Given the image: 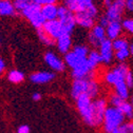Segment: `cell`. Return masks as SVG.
Returning <instances> with one entry per match:
<instances>
[{"label": "cell", "instance_id": "1", "mask_svg": "<svg viewBox=\"0 0 133 133\" xmlns=\"http://www.w3.org/2000/svg\"><path fill=\"white\" fill-rule=\"evenodd\" d=\"M101 92V86L94 78L74 79L71 87V96L76 99L82 94H87L91 98H96Z\"/></svg>", "mask_w": 133, "mask_h": 133}, {"label": "cell", "instance_id": "20", "mask_svg": "<svg viewBox=\"0 0 133 133\" xmlns=\"http://www.w3.org/2000/svg\"><path fill=\"white\" fill-rule=\"evenodd\" d=\"M41 12L46 21L58 18V6L56 4H46L41 6Z\"/></svg>", "mask_w": 133, "mask_h": 133}, {"label": "cell", "instance_id": "19", "mask_svg": "<svg viewBox=\"0 0 133 133\" xmlns=\"http://www.w3.org/2000/svg\"><path fill=\"white\" fill-rule=\"evenodd\" d=\"M56 44H57V48H58V51L65 55L68 52L71 51V48H72L71 34H63V35H61L56 40Z\"/></svg>", "mask_w": 133, "mask_h": 133}, {"label": "cell", "instance_id": "33", "mask_svg": "<svg viewBox=\"0 0 133 133\" xmlns=\"http://www.w3.org/2000/svg\"><path fill=\"white\" fill-rule=\"evenodd\" d=\"M125 80H126V84L128 85V87H129L130 89H132V88H133V74H132L131 70L127 73Z\"/></svg>", "mask_w": 133, "mask_h": 133}, {"label": "cell", "instance_id": "25", "mask_svg": "<svg viewBox=\"0 0 133 133\" xmlns=\"http://www.w3.org/2000/svg\"><path fill=\"white\" fill-rule=\"evenodd\" d=\"M118 109H121V111L124 113L125 117H126L127 119H129V121L133 119V107H132V105L130 104V102L124 101V103L122 104V106H121Z\"/></svg>", "mask_w": 133, "mask_h": 133}, {"label": "cell", "instance_id": "23", "mask_svg": "<svg viewBox=\"0 0 133 133\" xmlns=\"http://www.w3.org/2000/svg\"><path fill=\"white\" fill-rule=\"evenodd\" d=\"M37 35L40 39V41L45 44V45H49V46H51V45H54L55 44V39L52 38L50 35L46 34V32L41 28V29H38L37 30Z\"/></svg>", "mask_w": 133, "mask_h": 133}, {"label": "cell", "instance_id": "9", "mask_svg": "<svg viewBox=\"0 0 133 133\" xmlns=\"http://www.w3.org/2000/svg\"><path fill=\"white\" fill-rule=\"evenodd\" d=\"M125 10H126L125 0H113V3L107 9L105 15L110 20V22L121 21Z\"/></svg>", "mask_w": 133, "mask_h": 133}, {"label": "cell", "instance_id": "5", "mask_svg": "<svg viewBox=\"0 0 133 133\" xmlns=\"http://www.w3.org/2000/svg\"><path fill=\"white\" fill-rule=\"evenodd\" d=\"M98 15V8L92 3L86 10L75 14L76 24L84 29H92L95 24V19Z\"/></svg>", "mask_w": 133, "mask_h": 133}, {"label": "cell", "instance_id": "27", "mask_svg": "<svg viewBox=\"0 0 133 133\" xmlns=\"http://www.w3.org/2000/svg\"><path fill=\"white\" fill-rule=\"evenodd\" d=\"M130 48V46H129ZM130 49H123L119 51H115L114 53V58L116 60H118L119 62H125L129 57H130Z\"/></svg>", "mask_w": 133, "mask_h": 133}, {"label": "cell", "instance_id": "22", "mask_svg": "<svg viewBox=\"0 0 133 133\" xmlns=\"http://www.w3.org/2000/svg\"><path fill=\"white\" fill-rule=\"evenodd\" d=\"M114 88V93L117 94L119 97L124 99L130 98V88L126 84V80H121L113 86Z\"/></svg>", "mask_w": 133, "mask_h": 133}, {"label": "cell", "instance_id": "2", "mask_svg": "<svg viewBox=\"0 0 133 133\" xmlns=\"http://www.w3.org/2000/svg\"><path fill=\"white\" fill-rule=\"evenodd\" d=\"M108 107H109V102L105 97L98 96V97L94 98L92 101L89 116H88L87 121L85 122V124L87 126L93 127V128L103 126L105 113H106Z\"/></svg>", "mask_w": 133, "mask_h": 133}, {"label": "cell", "instance_id": "16", "mask_svg": "<svg viewBox=\"0 0 133 133\" xmlns=\"http://www.w3.org/2000/svg\"><path fill=\"white\" fill-rule=\"evenodd\" d=\"M55 78V74L50 71H40V72H35L30 76V79L33 84L36 85H43L48 84V82L52 81Z\"/></svg>", "mask_w": 133, "mask_h": 133}, {"label": "cell", "instance_id": "43", "mask_svg": "<svg viewBox=\"0 0 133 133\" xmlns=\"http://www.w3.org/2000/svg\"><path fill=\"white\" fill-rule=\"evenodd\" d=\"M111 133H121V131H119V129H118V130H115V131H113V132H111Z\"/></svg>", "mask_w": 133, "mask_h": 133}, {"label": "cell", "instance_id": "39", "mask_svg": "<svg viewBox=\"0 0 133 133\" xmlns=\"http://www.w3.org/2000/svg\"><path fill=\"white\" fill-rule=\"evenodd\" d=\"M112 3H113V0H103V4H104L107 9H108Z\"/></svg>", "mask_w": 133, "mask_h": 133}, {"label": "cell", "instance_id": "32", "mask_svg": "<svg viewBox=\"0 0 133 133\" xmlns=\"http://www.w3.org/2000/svg\"><path fill=\"white\" fill-rule=\"evenodd\" d=\"M57 0H32V2H34L40 6L46 5V4H55Z\"/></svg>", "mask_w": 133, "mask_h": 133}, {"label": "cell", "instance_id": "26", "mask_svg": "<svg viewBox=\"0 0 133 133\" xmlns=\"http://www.w3.org/2000/svg\"><path fill=\"white\" fill-rule=\"evenodd\" d=\"M112 42H113L114 51H119V50H123V49H129V46H130L128 39L125 37H119L117 39L113 40Z\"/></svg>", "mask_w": 133, "mask_h": 133}, {"label": "cell", "instance_id": "37", "mask_svg": "<svg viewBox=\"0 0 133 133\" xmlns=\"http://www.w3.org/2000/svg\"><path fill=\"white\" fill-rule=\"evenodd\" d=\"M32 98H33V101H34V102H39L41 99V94L38 93V92H35L34 94L32 95Z\"/></svg>", "mask_w": 133, "mask_h": 133}, {"label": "cell", "instance_id": "35", "mask_svg": "<svg viewBox=\"0 0 133 133\" xmlns=\"http://www.w3.org/2000/svg\"><path fill=\"white\" fill-rule=\"evenodd\" d=\"M125 4H126V10L133 14V0H125Z\"/></svg>", "mask_w": 133, "mask_h": 133}, {"label": "cell", "instance_id": "21", "mask_svg": "<svg viewBox=\"0 0 133 133\" xmlns=\"http://www.w3.org/2000/svg\"><path fill=\"white\" fill-rule=\"evenodd\" d=\"M16 13V8L11 0H1L0 2V16L10 17L14 16Z\"/></svg>", "mask_w": 133, "mask_h": 133}, {"label": "cell", "instance_id": "4", "mask_svg": "<svg viewBox=\"0 0 133 133\" xmlns=\"http://www.w3.org/2000/svg\"><path fill=\"white\" fill-rule=\"evenodd\" d=\"M89 53H90V51L87 45L78 44L64 55V62L66 65H69L73 70V69L77 68L78 65L82 64L88 59Z\"/></svg>", "mask_w": 133, "mask_h": 133}, {"label": "cell", "instance_id": "18", "mask_svg": "<svg viewBox=\"0 0 133 133\" xmlns=\"http://www.w3.org/2000/svg\"><path fill=\"white\" fill-rule=\"evenodd\" d=\"M65 6L74 14L86 10L90 4L93 3V0H65Z\"/></svg>", "mask_w": 133, "mask_h": 133}, {"label": "cell", "instance_id": "11", "mask_svg": "<svg viewBox=\"0 0 133 133\" xmlns=\"http://www.w3.org/2000/svg\"><path fill=\"white\" fill-rule=\"evenodd\" d=\"M95 66L87 59L82 64L72 70V77L74 79H85V78H94Z\"/></svg>", "mask_w": 133, "mask_h": 133}, {"label": "cell", "instance_id": "28", "mask_svg": "<svg viewBox=\"0 0 133 133\" xmlns=\"http://www.w3.org/2000/svg\"><path fill=\"white\" fill-rule=\"evenodd\" d=\"M88 60L95 66V68H97V65L102 63V56H101V54H99L98 51H96V50H92V51H90V53H89Z\"/></svg>", "mask_w": 133, "mask_h": 133}, {"label": "cell", "instance_id": "6", "mask_svg": "<svg viewBox=\"0 0 133 133\" xmlns=\"http://www.w3.org/2000/svg\"><path fill=\"white\" fill-rule=\"evenodd\" d=\"M22 16L24 18H26L32 25L34 26L35 29H41L43 28L44 23H45V18L43 17L42 12H41V6L34 3V2H31L22 12H21Z\"/></svg>", "mask_w": 133, "mask_h": 133}, {"label": "cell", "instance_id": "17", "mask_svg": "<svg viewBox=\"0 0 133 133\" xmlns=\"http://www.w3.org/2000/svg\"><path fill=\"white\" fill-rule=\"evenodd\" d=\"M123 23L121 21H112L108 24V26L106 28V32H107V38L110 40H115L119 37H122L123 34Z\"/></svg>", "mask_w": 133, "mask_h": 133}, {"label": "cell", "instance_id": "7", "mask_svg": "<svg viewBox=\"0 0 133 133\" xmlns=\"http://www.w3.org/2000/svg\"><path fill=\"white\" fill-rule=\"evenodd\" d=\"M129 71H130V69L127 63L119 62L117 65H115L114 68H112L105 74L104 80L107 85L113 87L116 82H118L121 80H125L126 75Z\"/></svg>", "mask_w": 133, "mask_h": 133}, {"label": "cell", "instance_id": "13", "mask_svg": "<svg viewBox=\"0 0 133 133\" xmlns=\"http://www.w3.org/2000/svg\"><path fill=\"white\" fill-rule=\"evenodd\" d=\"M43 60L49 68H51L55 72H63L65 69V62L58 55L53 52H46L43 56Z\"/></svg>", "mask_w": 133, "mask_h": 133}, {"label": "cell", "instance_id": "29", "mask_svg": "<svg viewBox=\"0 0 133 133\" xmlns=\"http://www.w3.org/2000/svg\"><path fill=\"white\" fill-rule=\"evenodd\" d=\"M124 101H127V99H124L122 97H119L117 94L115 93H112L110 96H109V105L112 106V107H115V108H119L122 106V104L124 103Z\"/></svg>", "mask_w": 133, "mask_h": 133}, {"label": "cell", "instance_id": "8", "mask_svg": "<svg viewBox=\"0 0 133 133\" xmlns=\"http://www.w3.org/2000/svg\"><path fill=\"white\" fill-rule=\"evenodd\" d=\"M58 19L61 22V25L63 28V31L65 34H71L74 31L75 25H76L75 14L71 12L65 5L58 6Z\"/></svg>", "mask_w": 133, "mask_h": 133}, {"label": "cell", "instance_id": "44", "mask_svg": "<svg viewBox=\"0 0 133 133\" xmlns=\"http://www.w3.org/2000/svg\"><path fill=\"white\" fill-rule=\"evenodd\" d=\"M0 2H1V0H0Z\"/></svg>", "mask_w": 133, "mask_h": 133}, {"label": "cell", "instance_id": "14", "mask_svg": "<svg viewBox=\"0 0 133 133\" xmlns=\"http://www.w3.org/2000/svg\"><path fill=\"white\" fill-rule=\"evenodd\" d=\"M98 52L102 56V62L105 64H109L112 62L114 58V49H113V42L110 39H105L102 44L98 48Z\"/></svg>", "mask_w": 133, "mask_h": 133}, {"label": "cell", "instance_id": "12", "mask_svg": "<svg viewBox=\"0 0 133 133\" xmlns=\"http://www.w3.org/2000/svg\"><path fill=\"white\" fill-rule=\"evenodd\" d=\"M92 101H93V98H91L87 94H82V95H80L79 97H77L75 99L77 111L79 112V114L81 116L82 121H84V123L87 121L88 116H89L91 105H92Z\"/></svg>", "mask_w": 133, "mask_h": 133}, {"label": "cell", "instance_id": "10", "mask_svg": "<svg viewBox=\"0 0 133 133\" xmlns=\"http://www.w3.org/2000/svg\"><path fill=\"white\" fill-rule=\"evenodd\" d=\"M107 39V32H106V28H104L101 24H96L94 25L88 36V40L89 43L92 48L97 49L99 48V45L102 44V42Z\"/></svg>", "mask_w": 133, "mask_h": 133}, {"label": "cell", "instance_id": "31", "mask_svg": "<svg viewBox=\"0 0 133 133\" xmlns=\"http://www.w3.org/2000/svg\"><path fill=\"white\" fill-rule=\"evenodd\" d=\"M121 133H133V123L128 122V123H124L121 128H119Z\"/></svg>", "mask_w": 133, "mask_h": 133}, {"label": "cell", "instance_id": "15", "mask_svg": "<svg viewBox=\"0 0 133 133\" xmlns=\"http://www.w3.org/2000/svg\"><path fill=\"white\" fill-rule=\"evenodd\" d=\"M42 29L46 32L48 35H50L55 40H57L61 35L65 34L64 31H63V28L61 25V22H60V20L58 18L54 19V20L45 21V23H44Z\"/></svg>", "mask_w": 133, "mask_h": 133}, {"label": "cell", "instance_id": "30", "mask_svg": "<svg viewBox=\"0 0 133 133\" xmlns=\"http://www.w3.org/2000/svg\"><path fill=\"white\" fill-rule=\"evenodd\" d=\"M122 23H123L124 30L133 35V18H127Z\"/></svg>", "mask_w": 133, "mask_h": 133}, {"label": "cell", "instance_id": "24", "mask_svg": "<svg viewBox=\"0 0 133 133\" xmlns=\"http://www.w3.org/2000/svg\"><path fill=\"white\" fill-rule=\"evenodd\" d=\"M8 79L13 84H20L24 80V74L19 70H12L8 74Z\"/></svg>", "mask_w": 133, "mask_h": 133}, {"label": "cell", "instance_id": "36", "mask_svg": "<svg viewBox=\"0 0 133 133\" xmlns=\"http://www.w3.org/2000/svg\"><path fill=\"white\" fill-rule=\"evenodd\" d=\"M17 133H31L30 127H29L28 125H21V126L18 128Z\"/></svg>", "mask_w": 133, "mask_h": 133}, {"label": "cell", "instance_id": "40", "mask_svg": "<svg viewBox=\"0 0 133 133\" xmlns=\"http://www.w3.org/2000/svg\"><path fill=\"white\" fill-rule=\"evenodd\" d=\"M130 53H131V55H133V42L132 43H130Z\"/></svg>", "mask_w": 133, "mask_h": 133}, {"label": "cell", "instance_id": "42", "mask_svg": "<svg viewBox=\"0 0 133 133\" xmlns=\"http://www.w3.org/2000/svg\"><path fill=\"white\" fill-rule=\"evenodd\" d=\"M130 104L132 105V107H133V94L130 96Z\"/></svg>", "mask_w": 133, "mask_h": 133}, {"label": "cell", "instance_id": "41", "mask_svg": "<svg viewBox=\"0 0 133 133\" xmlns=\"http://www.w3.org/2000/svg\"><path fill=\"white\" fill-rule=\"evenodd\" d=\"M15 1H20V2H32V0H15Z\"/></svg>", "mask_w": 133, "mask_h": 133}, {"label": "cell", "instance_id": "38", "mask_svg": "<svg viewBox=\"0 0 133 133\" xmlns=\"http://www.w3.org/2000/svg\"><path fill=\"white\" fill-rule=\"evenodd\" d=\"M4 69H5V63H4V61H3L2 58H0V75L2 74V72L4 71Z\"/></svg>", "mask_w": 133, "mask_h": 133}, {"label": "cell", "instance_id": "34", "mask_svg": "<svg viewBox=\"0 0 133 133\" xmlns=\"http://www.w3.org/2000/svg\"><path fill=\"white\" fill-rule=\"evenodd\" d=\"M109 23H110V20L107 18V16H106V15H103L102 17L99 18V24L103 25L104 28H107Z\"/></svg>", "mask_w": 133, "mask_h": 133}, {"label": "cell", "instance_id": "3", "mask_svg": "<svg viewBox=\"0 0 133 133\" xmlns=\"http://www.w3.org/2000/svg\"><path fill=\"white\" fill-rule=\"evenodd\" d=\"M125 115L121 109L109 106L104 117L103 129L106 133H111L115 130H118L121 126L125 123Z\"/></svg>", "mask_w": 133, "mask_h": 133}]
</instances>
